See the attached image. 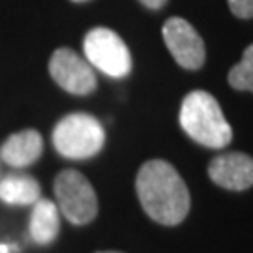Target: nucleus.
Masks as SVG:
<instances>
[{
  "label": "nucleus",
  "instance_id": "obj_1",
  "mask_svg": "<svg viewBox=\"0 0 253 253\" xmlns=\"http://www.w3.org/2000/svg\"><path fill=\"white\" fill-rule=\"evenodd\" d=\"M137 197L148 217L162 225H178L190 212V191L169 162H146L135 180Z\"/></svg>",
  "mask_w": 253,
  "mask_h": 253
},
{
  "label": "nucleus",
  "instance_id": "obj_2",
  "mask_svg": "<svg viewBox=\"0 0 253 253\" xmlns=\"http://www.w3.org/2000/svg\"><path fill=\"white\" fill-rule=\"evenodd\" d=\"M180 126L195 143L208 148H223L233 139L217 100L205 90H193L182 100Z\"/></svg>",
  "mask_w": 253,
  "mask_h": 253
},
{
  "label": "nucleus",
  "instance_id": "obj_3",
  "mask_svg": "<svg viewBox=\"0 0 253 253\" xmlns=\"http://www.w3.org/2000/svg\"><path fill=\"white\" fill-rule=\"evenodd\" d=\"M56 152L68 160H86L100 152L105 145V129L88 113H70L58 120L53 129Z\"/></svg>",
  "mask_w": 253,
  "mask_h": 253
},
{
  "label": "nucleus",
  "instance_id": "obj_4",
  "mask_svg": "<svg viewBox=\"0 0 253 253\" xmlns=\"http://www.w3.org/2000/svg\"><path fill=\"white\" fill-rule=\"evenodd\" d=\"M56 207L73 225H86L98 214V197L88 178L75 169H66L54 178Z\"/></svg>",
  "mask_w": 253,
  "mask_h": 253
},
{
  "label": "nucleus",
  "instance_id": "obj_5",
  "mask_svg": "<svg viewBox=\"0 0 253 253\" xmlns=\"http://www.w3.org/2000/svg\"><path fill=\"white\" fill-rule=\"evenodd\" d=\"M84 58L109 77L122 79L131 72V54L124 40L105 27L92 28L83 42Z\"/></svg>",
  "mask_w": 253,
  "mask_h": 253
},
{
  "label": "nucleus",
  "instance_id": "obj_6",
  "mask_svg": "<svg viewBox=\"0 0 253 253\" xmlns=\"http://www.w3.org/2000/svg\"><path fill=\"white\" fill-rule=\"evenodd\" d=\"M49 73L60 88L75 96H88L98 86L96 73L88 60L68 47L53 53L49 60Z\"/></svg>",
  "mask_w": 253,
  "mask_h": 253
},
{
  "label": "nucleus",
  "instance_id": "obj_7",
  "mask_svg": "<svg viewBox=\"0 0 253 253\" xmlns=\"http://www.w3.org/2000/svg\"><path fill=\"white\" fill-rule=\"evenodd\" d=\"M163 42L172 58L186 70H199L207 58L205 42L186 19L171 17L163 25Z\"/></svg>",
  "mask_w": 253,
  "mask_h": 253
},
{
  "label": "nucleus",
  "instance_id": "obj_8",
  "mask_svg": "<svg viewBox=\"0 0 253 253\" xmlns=\"http://www.w3.org/2000/svg\"><path fill=\"white\" fill-rule=\"evenodd\" d=\"M208 176L225 190H248L253 186V158L242 152L221 154L210 162Z\"/></svg>",
  "mask_w": 253,
  "mask_h": 253
},
{
  "label": "nucleus",
  "instance_id": "obj_9",
  "mask_svg": "<svg viewBox=\"0 0 253 253\" xmlns=\"http://www.w3.org/2000/svg\"><path fill=\"white\" fill-rule=\"evenodd\" d=\"M43 152V137L36 129H23L9 135L0 146V158L9 167L25 169L38 162Z\"/></svg>",
  "mask_w": 253,
  "mask_h": 253
},
{
  "label": "nucleus",
  "instance_id": "obj_10",
  "mask_svg": "<svg viewBox=\"0 0 253 253\" xmlns=\"http://www.w3.org/2000/svg\"><path fill=\"white\" fill-rule=\"evenodd\" d=\"M28 233L32 242L38 246H49L60 233V210L56 203L49 199H40L32 205Z\"/></svg>",
  "mask_w": 253,
  "mask_h": 253
},
{
  "label": "nucleus",
  "instance_id": "obj_11",
  "mask_svg": "<svg viewBox=\"0 0 253 253\" xmlns=\"http://www.w3.org/2000/svg\"><path fill=\"white\" fill-rule=\"evenodd\" d=\"M42 195V188L36 178L23 174V172H11L0 178V201L6 205H19V207H30L34 205Z\"/></svg>",
  "mask_w": 253,
  "mask_h": 253
},
{
  "label": "nucleus",
  "instance_id": "obj_12",
  "mask_svg": "<svg viewBox=\"0 0 253 253\" xmlns=\"http://www.w3.org/2000/svg\"><path fill=\"white\" fill-rule=\"evenodd\" d=\"M227 81L235 90L253 92V43L242 53V60L233 66Z\"/></svg>",
  "mask_w": 253,
  "mask_h": 253
},
{
  "label": "nucleus",
  "instance_id": "obj_13",
  "mask_svg": "<svg viewBox=\"0 0 253 253\" xmlns=\"http://www.w3.org/2000/svg\"><path fill=\"white\" fill-rule=\"evenodd\" d=\"M229 8L240 19H252L253 17V0H227Z\"/></svg>",
  "mask_w": 253,
  "mask_h": 253
},
{
  "label": "nucleus",
  "instance_id": "obj_14",
  "mask_svg": "<svg viewBox=\"0 0 253 253\" xmlns=\"http://www.w3.org/2000/svg\"><path fill=\"white\" fill-rule=\"evenodd\" d=\"M143 6H146V8H150V9H160L165 6V2L167 0H139Z\"/></svg>",
  "mask_w": 253,
  "mask_h": 253
},
{
  "label": "nucleus",
  "instance_id": "obj_15",
  "mask_svg": "<svg viewBox=\"0 0 253 253\" xmlns=\"http://www.w3.org/2000/svg\"><path fill=\"white\" fill-rule=\"evenodd\" d=\"M9 250H15V248H13V246L0 244V253H9Z\"/></svg>",
  "mask_w": 253,
  "mask_h": 253
},
{
  "label": "nucleus",
  "instance_id": "obj_16",
  "mask_svg": "<svg viewBox=\"0 0 253 253\" xmlns=\"http://www.w3.org/2000/svg\"><path fill=\"white\" fill-rule=\"evenodd\" d=\"M72 2H88V0H72Z\"/></svg>",
  "mask_w": 253,
  "mask_h": 253
},
{
  "label": "nucleus",
  "instance_id": "obj_17",
  "mask_svg": "<svg viewBox=\"0 0 253 253\" xmlns=\"http://www.w3.org/2000/svg\"><path fill=\"white\" fill-rule=\"evenodd\" d=\"M100 253H120V252H100Z\"/></svg>",
  "mask_w": 253,
  "mask_h": 253
}]
</instances>
